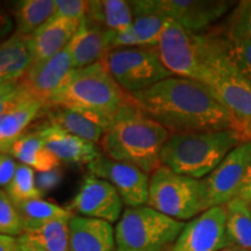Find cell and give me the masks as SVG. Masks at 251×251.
I'll return each mask as SVG.
<instances>
[{"instance_id": "obj_42", "label": "cell", "mask_w": 251, "mask_h": 251, "mask_svg": "<svg viewBox=\"0 0 251 251\" xmlns=\"http://www.w3.org/2000/svg\"><path fill=\"white\" fill-rule=\"evenodd\" d=\"M221 251H251L247 249H242V248H226V249Z\"/></svg>"}, {"instance_id": "obj_26", "label": "cell", "mask_w": 251, "mask_h": 251, "mask_svg": "<svg viewBox=\"0 0 251 251\" xmlns=\"http://www.w3.org/2000/svg\"><path fill=\"white\" fill-rule=\"evenodd\" d=\"M86 18L113 33L130 29L133 12L129 1L125 0H93L87 4Z\"/></svg>"}, {"instance_id": "obj_19", "label": "cell", "mask_w": 251, "mask_h": 251, "mask_svg": "<svg viewBox=\"0 0 251 251\" xmlns=\"http://www.w3.org/2000/svg\"><path fill=\"white\" fill-rule=\"evenodd\" d=\"M70 251H117L112 224L98 219L72 215L69 221Z\"/></svg>"}, {"instance_id": "obj_3", "label": "cell", "mask_w": 251, "mask_h": 251, "mask_svg": "<svg viewBox=\"0 0 251 251\" xmlns=\"http://www.w3.org/2000/svg\"><path fill=\"white\" fill-rule=\"evenodd\" d=\"M129 101V93L121 89L99 62L74 69L64 84L47 100L46 106H61L86 113L108 128Z\"/></svg>"}, {"instance_id": "obj_9", "label": "cell", "mask_w": 251, "mask_h": 251, "mask_svg": "<svg viewBox=\"0 0 251 251\" xmlns=\"http://www.w3.org/2000/svg\"><path fill=\"white\" fill-rule=\"evenodd\" d=\"M101 63L121 89L129 94L174 76L163 65L155 48L113 49Z\"/></svg>"}, {"instance_id": "obj_24", "label": "cell", "mask_w": 251, "mask_h": 251, "mask_svg": "<svg viewBox=\"0 0 251 251\" xmlns=\"http://www.w3.org/2000/svg\"><path fill=\"white\" fill-rule=\"evenodd\" d=\"M70 219L52 220L46 224L25 228L24 233L18 237L19 243L39 251H70Z\"/></svg>"}, {"instance_id": "obj_44", "label": "cell", "mask_w": 251, "mask_h": 251, "mask_svg": "<svg viewBox=\"0 0 251 251\" xmlns=\"http://www.w3.org/2000/svg\"><path fill=\"white\" fill-rule=\"evenodd\" d=\"M117 251H171L170 249H162V250H126V249H118Z\"/></svg>"}, {"instance_id": "obj_34", "label": "cell", "mask_w": 251, "mask_h": 251, "mask_svg": "<svg viewBox=\"0 0 251 251\" xmlns=\"http://www.w3.org/2000/svg\"><path fill=\"white\" fill-rule=\"evenodd\" d=\"M56 17L69 18L72 20L81 21L86 17L87 4L84 0H55Z\"/></svg>"}, {"instance_id": "obj_25", "label": "cell", "mask_w": 251, "mask_h": 251, "mask_svg": "<svg viewBox=\"0 0 251 251\" xmlns=\"http://www.w3.org/2000/svg\"><path fill=\"white\" fill-rule=\"evenodd\" d=\"M13 158L33 170L47 172L55 170L59 165V159L46 147L39 131H27L13 144L9 151Z\"/></svg>"}, {"instance_id": "obj_15", "label": "cell", "mask_w": 251, "mask_h": 251, "mask_svg": "<svg viewBox=\"0 0 251 251\" xmlns=\"http://www.w3.org/2000/svg\"><path fill=\"white\" fill-rule=\"evenodd\" d=\"M165 17L193 34H201L233 7L226 0H157Z\"/></svg>"}, {"instance_id": "obj_11", "label": "cell", "mask_w": 251, "mask_h": 251, "mask_svg": "<svg viewBox=\"0 0 251 251\" xmlns=\"http://www.w3.org/2000/svg\"><path fill=\"white\" fill-rule=\"evenodd\" d=\"M230 248L225 206L207 209L185 224L171 251H221Z\"/></svg>"}, {"instance_id": "obj_1", "label": "cell", "mask_w": 251, "mask_h": 251, "mask_svg": "<svg viewBox=\"0 0 251 251\" xmlns=\"http://www.w3.org/2000/svg\"><path fill=\"white\" fill-rule=\"evenodd\" d=\"M129 96L146 117L171 135L225 129L238 131L229 112L198 80L172 76Z\"/></svg>"}, {"instance_id": "obj_35", "label": "cell", "mask_w": 251, "mask_h": 251, "mask_svg": "<svg viewBox=\"0 0 251 251\" xmlns=\"http://www.w3.org/2000/svg\"><path fill=\"white\" fill-rule=\"evenodd\" d=\"M62 180V174L59 171L55 170L47 171V172H40L36 178V185L39 187L41 193L49 192V191L54 190L57 187V185L61 183Z\"/></svg>"}, {"instance_id": "obj_7", "label": "cell", "mask_w": 251, "mask_h": 251, "mask_svg": "<svg viewBox=\"0 0 251 251\" xmlns=\"http://www.w3.org/2000/svg\"><path fill=\"white\" fill-rule=\"evenodd\" d=\"M224 47L203 64L198 81L227 109L244 139L251 141V83L231 67L224 54Z\"/></svg>"}, {"instance_id": "obj_4", "label": "cell", "mask_w": 251, "mask_h": 251, "mask_svg": "<svg viewBox=\"0 0 251 251\" xmlns=\"http://www.w3.org/2000/svg\"><path fill=\"white\" fill-rule=\"evenodd\" d=\"M243 142L247 140L235 129L172 134L161 151V165L176 174L203 179Z\"/></svg>"}, {"instance_id": "obj_10", "label": "cell", "mask_w": 251, "mask_h": 251, "mask_svg": "<svg viewBox=\"0 0 251 251\" xmlns=\"http://www.w3.org/2000/svg\"><path fill=\"white\" fill-rule=\"evenodd\" d=\"M251 164V141L241 143L203 178L211 207L226 206L240 194Z\"/></svg>"}, {"instance_id": "obj_27", "label": "cell", "mask_w": 251, "mask_h": 251, "mask_svg": "<svg viewBox=\"0 0 251 251\" xmlns=\"http://www.w3.org/2000/svg\"><path fill=\"white\" fill-rule=\"evenodd\" d=\"M227 212V237L230 248L251 250V206L237 197L225 206Z\"/></svg>"}, {"instance_id": "obj_28", "label": "cell", "mask_w": 251, "mask_h": 251, "mask_svg": "<svg viewBox=\"0 0 251 251\" xmlns=\"http://www.w3.org/2000/svg\"><path fill=\"white\" fill-rule=\"evenodd\" d=\"M55 0H24L15 11L17 34L31 36L55 14Z\"/></svg>"}, {"instance_id": "obj_37", "label": "cell", "mask_w": 251, "mask_h": 251, "mask_svg": "<svg viewBox=\"0 0 251 251\" xmlns=\"http://www.w3.org/2000/svg\"><path fill=\"white\" fill-rule=\"evenodd\" d=\"M30 96L31 94L28 92L23 85H21L20 91H19L18 93H15L14 96L9 97L7 99L0 100V115H1L2 113H5L6 111H8V109H11L12 107H14L15 105H18L19 102H21L23 100H25Z\"/></svg>"}, {"instance_id": "obj_21", "label": "cell", "mask_w": 251, "mask_h": 251, "mask_svg": "<svg viewBox=\"0 0 251 251\" xmlns=\"http://www.w3.org/2000/svg\"><path fill=\"white\" fill-rule=\"evenodd\" d=\"M45 108L42 100L30 96L0 115V153L9 155L13 144L27 133V128Z\"/></svg>"}, {"instance_id": "obj_31", "label": "cell", "mask_w": 251, "mask_h": 251, "mask_svg": "<svg viewBox=\"0 0 251 251\" xmlns=\"http://www.w3.org/2000/svg\"><path fill=\"white\" fill-rule=\"evenodd\" d=\"M224 54L231 67L251 83V40L225 36Z\"/></svg>"}, {"instance_id": "obj_12", "label": "cell", "mask_w": 251, "mask_h": 251, "mask_svg": "<svg viewBox=\"0 0 251 251\" xmlns=\"http://www.w3.org/2000/svg\"><path fill=\"white\" fill-rule=\"evenodd\" d=\"M122 207L124 201L114 186L90 174L83 179L68 209L74 215L102 220L113 225L121 218Z\"/></svg>"}, {"instance_id": "obj_33", "label": "cell", "mask_w": 251, "mask_h": 251, "mask_svg": "<svg viewBox=\"0 0 251 251\" xmlns=\"http://www.w3.org/2000/svg\"><path fill=\"white\" fill-rule=\"evenodd\" d=\"M227 36L251 40V0L241 1L228 19Z\"/></svg>"}, {"instance_id": "obj_18", "label": "cell", "mask_w": 251, "mask_h": 251, "mask_svg": "<svg viewBox=\"0 0 251 251\" xmlns=\"http://www.w3.org/2000/svg\"><path fill=\"white\" fill-rule=\"evenodd\" d=\"M37 131L49 151L54 153L59 162L89 165L102 155L96 143L75 136L56 125L48 122L39 127Z\"/></svg>"}, {"instance_id": "obj_16", "label": "cell", "mask_w": 251, "mask_h": 251, "mask_svg": "<svg viewBox=\"0 0 251 251\" xmlns=\"http://www.w3.org/2000/svg\"><path fill=\"white\" fill-rule=\"evenodd\" d=\"M74 70L68 47L54 57L33 62L20 84L34 98L47 102Z\"/></svg>"}, {"instance_id": "obj_17", "label": "cell", "mask_w": 251, "mask_h": 251, "mask_svg": "<svg viewBox=\"0 0 251 251\" xmlns=\"http://www.w3.org/2000/svg\"><path fill=\"white\" fill-rule=\"evenodd\" d=\"M113 31L98 26L86 17L80 21L79 27L68 45L74 69L89 67L101 62L111 51Z\"/></svg>"}, {"instance_id": "obj_23", "label": "cell", "mask_w": 251, "mask_h": 251, "mask_svg": "<svg viewBox=\"0 0 251 251\" xmlns=\"http://www.w3.org/2000/svg\"><path fill=\"white\" fill-rule=\"evenodd\" d=\"M33 61L30 36L13 34L0 45V81L19 83Z\"/></svg>"}, {"instance_id": "obj_29", "label": "cell", "mask_w": 251, "mask_h": 251, "mask_svg": "<svg viewBox=\"0 0 251 251\" xmlns=\"http://www.w3.org/2000/svg\"><path fill=\"white\" fill-rule=\"evenodd\" d=\"M17 209L24 221L25 228L34 227L57 219H70L72 213L68 208L43 199H31L15 203Z\"/></svg>"}, {"instance_id": "obj_6", "label": "cell", "mask_w": 251, "mask_h": 251, "mask_svg": "<svg viewBox=\"0 0 251 251\" xmlns=\"http://www.w3.org/2000/svg\"><path fill=\"white\" fill-rule=\"evenodd\" d=\"M222 47L224 37L193 34L168 19L155 49L174 76L198 80L203 64Z\"/></svg>"}, {"instance_id": "obj_8", "label": "cell", "mask_w": 251, "mask_h": 251, "mask_svg": "<svg viewBox=\"0 0 251 251\" xmlns=\"http://www.w3.org/2000/svg\"><path fill=\"white\" fill-rule=\"evenodd\" d=\"M185 227V222L169 218L144 205L127 207L115 226L118 249H170Z\"/></svg>"}, {"instance_id": "obj_43", "label": "cell", "mask_w": 251, "mask_h": 251, "mask_svg": "<svg viewBox=\"0 0 251 251\" xmlns=\"http://www.w3.org/2000/svg\"><path fill=\"white\" fill-rule=\"evenodd\" d=\"M20 251H39V250H35V249H33V248H29V247H26V246H23V244H20Z\"/></svg>"}, {"instance_id": "obj_39", "label": "cell", "mask_w": 251, "mask_h": 251, "mask_svg": "<svg viewBox=\"0 0 251 251\" xmlns=\"http://www.w3.org/2000/svg\"><path fill=\"white\" fill-rule=\"evenodd\" d=\"M0 251H20L18 237L0 234Z\"/></svg>"}, {"instance_id": "obj_38", "label": "cell", "mask_w": 251, "mask_h": 251, "mask_svg": "<svg viewBox=\"0 0 251 251\" xmlns=\"http://www.w3.org/2000/svg\"><path fill=\"white\" fill-rule=\"evenodd\" d=\"M21 89L20 81L19 83H6L0 81V100L7 99L9 97L14 96Z\"/></svg>"}, {"instance_id": "obj_22", "label": "cell", "mask_w": 251, "mask_h": 251, "mask_svg": "<svg viewBox=\"0 0 251 251\" xmlns=\"http://www.w3.org/2000/svg\"><path fill=\"white\" fill-rule=\"evenodd\" d=\"M45 112L49 124L96 144L100 143L107 130V126L86 113L61 106H46Z\"/></svg>"}, {"instance_id": "obj_36", "label": "cell", "mask_w": 251, "mask_h": 251, "mask_svg": "<svg viewBox=\"0 0 251 251\" xmlns=\"http://www.w3.org/2000/svg\"><path fill=\"white\" fill-rule=\"evenodd\" d=\"M18 164L11 155L0 153V187H6L12 180Z\"/></svg>"}, {"instance_id": "obj_40", "label": "cell", "mask_w": 251, "mask_h": 251, "mask_svg": "<svg viewBox=\"0 0 251 251\" xmlns=\"http://www.w3.org/2000/svg\"><path fill=\"white\" fill-rule=\"evenodd\" d=\"M238 197L242 198L243 200H246V201L251 206V186L242 187V190L240 191V194H238Z\"/></svg>"}, {"instance_id": "obj_5", "label": "cell", "mask_w": 251, "mask_h": 251, "mask_svg": "<svg viewBox=\"0 0 251 251\" xmlns=\"http://www.w3.org/2000/svg\"><path fill=\"white\" fill-rule=\"evenodd\" d=\"M147 206L181 222L212 208L202 179L176 174L163 165L150 176Z\"/></svg>"}, {"instance_id": "obj_2", "label": "cell", "mask_w": 251, "mask_h": 251, "mask_svg": "<svg viewBox=\"0 0 251 251\" xmlns=\"http://www.w3.org/2000/svg\"><path fill=\"white\" fill-rule=\"evenodd\" d=\"M170 135L146 117L130 98L108 126L100 148L113 161L129 163L149 175L161 166V151Z\"/></svg>"}, {"instance_id": "obj_13", "label": "cell", "mask_w": 251, "mask_h": 251, "mask_svg": "<svg viewBox=\"0 0 251 251\" xmlns=\"http://www.w3.org/2000/svg\"><path fill=\"white\" fill-rule=\"evenodd\" d=\"M87 169L91 175L111 183L128 207L144 206L148 202L150 177L137 166L101 155L90 163Z\"/></svg>"}, {"instance_id": "obj_32", "label": "cell", "mask_w": 251, "mask_h": 251, "mask_svg": "<svg viewBox=\"0 0 251 251\" xmlns=\"http://www.w3.org/2000/svg\"><path fill=\"white\" fill-rule=\"evenodd\" d=\"M24 230V221L17 206L8 194L0 188V234L19 237Z\"/></svg>"}, {"instance_id": "obj_30", "label": "cell", "mask_w": 251, "mask_h": 251, "mask_svg": "<svg viewBox=\"0 0 251 251\" xmlns=\"http://www.w3.org/2000/svg\"><path fill=\"white\" fill-rule=\"evenodd\" d=\"M5 192L13 200L14 203H19L31 199H40L42 193L36 185V177L34 170L25 164H18L15 174L5 187Z\"/></svg>"}, {"instance_id": "obj_20", "label": "cell", "mask_w": 251, "mask_h": 251, "mask_svg": "<svg viewBox=\"0 0 251 251\" xmlns=\"http://www.w3.org/2000/svg\"><path fill=\"white\" fill-rule=\"evenodd\" d=\"M80 21L54 15L30 36L33 62L46 61L59 54L71 42Z\"/></svg>"}, {"instance_id": "obj_41", "label": "cell", "mask_w": 251, "mask_h": 251, "mask_svg": "<svg viewBox=\"0 0 251 251\" xmlns=\"http://www.w3.org/2000/svg\"><path fill=\"white\" fill-rule=\"evenodd\" d=\"M247 186H251V164L249 166V170L247 172L246 179H244V183H243V187H247ZM241 190H242V188H241Z\"/></svg>"}, {"instance_id": "obj_14", "label": "cell", "mask_w": 251, "mask_h": 251, "mask_svg": "<svg viewBox=\"0 0 251 251\" xmlns=\"http://www.w3.org/2000/svg\"><path fill=\"white\" fill-rule=\"evenodd\" d=\"M133 12L130 29L114 33L111 50L118 48H155L168 18L159 8L157 0L129 1Z\"/></svg>"}]
</instances>
